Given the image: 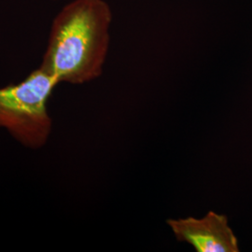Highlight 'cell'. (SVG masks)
I'll return each mask as SVG.
<instances>
[{"label":"cell","mask_w":252,"mask_h":252,"mask_svg":"<svg viewBox=\"0 0 252 252\" xmlns=\"http://www.w3.org/2000/svg\"><path fill=\"white\" fill-rule=\"evenodd\" d=\"M111 11L104 0H74L54 18L39 67L58 83L98 78L108 54Z\"/></svg>","instance_id":"cell-1"},{"label":"cell","mask_w":252,"mask_h":252,"mask_svg":"<svg viewBox=\"0 0 252 252\" xmlns=\"http://www.w3.org/2000/svg\"><path fill=\"white\" fill-rule=\"evenodd\" d=\"M57 84L39 67L17 84L0 88V128L27 148L43 147L53 128L47 103Z\"/></svg>","instance_id":"cell-2"},{"label":"cell","mask_w":252,"mask_h":252,"mask_svg":"<svg viewBox=\"0 0 252 252\" xmlns=\"http://www.w3.org/2000/svg\"><path fill=\"white\" fill-rule=\"evenodd\" d=\"M166 223L180 242H186L197 252H238V240L224 215L209 211L201 219H170Z\"/></svg>","instance_id":"cell-3"}]
</instances>
